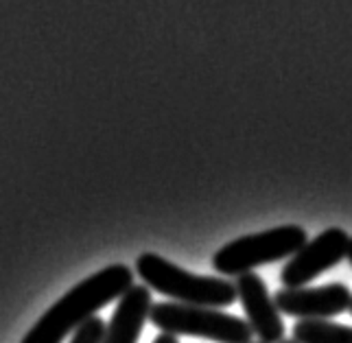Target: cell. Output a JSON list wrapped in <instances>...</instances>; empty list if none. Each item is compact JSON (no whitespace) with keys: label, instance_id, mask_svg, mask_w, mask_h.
Here are the masks:
<instances>
[{"label":"cell","instance_id":"obj_8","mask_svg":"<svg viewBox=\"0 0 352 343\" xmlns=\"http://www.w3.org/2000/svg\"><path fill=\"white\" fill-rule=\"evenodd\" d=\"M151 291L147 285H133L123 298L118 300L116 311L105 328L101 343H138L144 322L151 313Z\"/></svg>","mask_w":352,"mask_h":343},{"label":"cell","instance_id":"obj_11","mask_svg":"<svg viewBox=\"0 0 352 343\" xmlns=\"http://www.w3.org/2000/svg\"><path fill=\"white\" fill-rule=\"evenodd\" d=\"M153 343H179L173 335H166V333H160L155 339H153Z\"/></svg>","mask_w":352,"mask_h":343},{"label":"cell","instance_id":"obj_7","mask_svg":"<svg viewBox=\"0 0 352 343\" xmlns=\"http://www.w3.org/2000/svg\"><path fill=\"white\" fill-rule=\"evenodd\" d=\"M236 293L248 315V324L263 343H283L285 341V324L274 298L267 291L263 278L254 272L236 278Z\"/></svg>","mask_w":352,"mask_h":343},{"label":"cell","instance_id":"obj_4","mask_svg":"<svg viewBox=\"0 0 352 343\" xmlns=\"http://www.w3.org/2000/svg\"><path fill=\"white\" fill-rule=\"evenodd\" d=\"M149 322L166 335L199 337L217 343H252L254 330L248 322L217 309L188 306L179 302L153 304Z\"/></svg>","mask_w":352,"mask_h":343},{"label":"cell","instance_id":"obj_15","mask_svg":"<svg viewBox=\"0 0 352 343\" xmlns=\"http://www.w3.org/2000/svg\"><path fill=\"white\" fill-rule=\"evenodd\" d=\"M252 343H254V341H252ZM258 343H263V341H258Z\"/></svg>","mask_w":352,"mask_h":343},{"label":"cell","instance_id":"obj_5","mask_svg":"<svg viewBox=\"0 0 352 343\" xmlns=\"http://www.w3.org/2000/svg\"><path fill=\"white\" fill-rule=\"evenodd\" d=\"M350 236L342 228H329L313 241H309L289 263L283 267L280 283L285 289H302L320 274L329 272L344 258H348Z\"/></svg>","mask_w":352,"mask_h":343},{"label":"cell","instance_id":"obj_1","mask_svg":"<svg viewBox=\"0 0 352 343\" xmlns=\"http://www.w3.org/2000/svg\"><path fill=\"white\" fill-rule=\"evenodd\" d=\"M133 287V274L127 265H110L81 280L59 298L35 324L22 343H62L70 333L96 317L103 306L120 300Z\"/></svg>","mask_w":352,"mask_h":343},{"label":"cell","instance_id":"obj_14","mask_svg":"<svg viewBox=\"0 0 352 343\" xmlns=\"http://www.w3.org/2000/svg\"><path fill=\"white\" fill-rule=\"evenodd\" d=\"M350 315H352V304H350Z\"/></svg>","mask_w":352,"mask_h":343},{"label":"cell","instance_id":"obj_2","mask_svg":"<svg viewBox=\"0 0 352 343\" xmlns=\"http://www.w3.org/2000/svg\"><path fill=\"white\" fill-rule=\"evenodd\" d=\"M136 274L149 289L162 293L166 298H173L179 304L226 309V306H232L239 298L236 287L228 278L195 276L157 254L138 256Z\"/></svg>","mask_w":352,"mask_h":343},{"label":"cell","instance_id":"obj_10","mask_svg":"<svg viewBox=\"0 0 352 343\" xmlns=\"http://www.w3.org/2000/svg\"><path fill=\"white\" fill-rule=\"evenodd\" d=\"M105 322L99 320V317H92L90 322L83 324L75 337L70 339V343H101L103 341V335H105Z\"/></svg>","mask_w":352,"mask_h":343},{"label":"cell","instance_id":"obj_12","mask_svg":"<svg viewBox=\"0 0 352 343\" xmlns=\"http://www.w3.org/2000/svg\"><path fill=\"white\" fill-rule=\"evenodd\" d=\"M348 263L352 267V239H350V245H348Z\"/></svg>","mask_w":352,"mask_h":343},{"label":"cell","instance_id":"obj_6","mask_svg":"<svg viewBox=\"0 0 352 343\" xmlns=\"http://www.w3.org/2000/svg\"><path fill=\"white\" fill-rule=\"evenodd\" d=\"M278 311L300 317L302 322L331 320L346 311H350L352 291L342 285H324V287H302V289H283L274 296Z\"/></svg>","mask_w":352,"mask_h":343},{"label":"cell","instance_id":"obj_9","mask_svg":"<svg viewBox=\"0 0 352 343\" xmlns=\"http://www.w3.org/2000/svg\"><path fill=\"white\" fill-rule=\"evenodd\" d=\"M294 341L298 343H352V328L333 324L329 320L298 322L294 326Z\"/></svg>","mask_w":352,"mask_h":343},{"label":"cell","instance_id":"obj_3","mask_svg":"<svg viewBox=\"0 0 352 343\" xmlns=\"http://www.w3.org/2000/svg\"><path fill=\"white\" fill-rule=\"evenodd\" d=\"M309 243L307 230L300 225H278L258 234L230 241L214 254L212 267L221 276H243L261 265L278 263L296 256Z\"/></svg>","mask_w":352,"mask_h":343},{"label":"cell","instance_id":"obj_13","mask_svg":"<svg viewBox=\"0 0 352 343\" xmlns=\"http://www.w3.org/2000/svg\"><path fill=\"white\" fill-rule=\"evenodd\" d=\"M283 343H298V341H294V339H285Z\"/></svg>","mask_w":352,"mask_h":343}]
</instances>
